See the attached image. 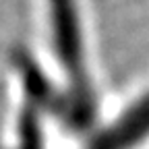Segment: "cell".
<instances>
[{
    "instance_id": "cell-2",
    "label": "cell",
    "mask_w": 149,
    "mask_h": 149,
    "mask_svg": "<svg viewBox=\"0 0 149 149\" xmlns=\"http://www.w3.org/2000/svg\"><path fill=\"white\" fill-rule=\"evenodd\" d=\"M149 137V93L130 106L124 114L112 122L102 135L93 139L89 149H133Z\"/></svg>"
},
{
    "instance_id": "cell-1",
    "label": "cell",
    "mask_w": 149,
    "mask_h": 149,
    "mask_svg": "<svg viewBox=\"0 0 149 149\" xmlns=\"http://www.w3.org/2000/svg\"><path fill=\"white\" fill-rule=\"evenodd\" d=\"M50 6V23H52V40L56 56L62 64V70L70 81V108L72 118L79 124H89L93 120L95 102L85 70V52H83V35L74 0H48Z\"/></svg>"
}]
</instances>
